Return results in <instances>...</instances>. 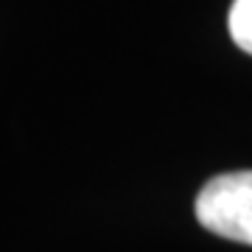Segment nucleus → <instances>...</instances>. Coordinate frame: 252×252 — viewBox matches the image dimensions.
I'll list each match as a JSON object with an SVG mask.
<instances>
[{
  "label": "nucleus",
  "mask_w": 252,
  "mask_h": 252,
  "mask_svg": "<svg viewBox=\"0 0 252 252\" xmlns=\"http://www.w3.org/2000/svg\"><path fill=\"white\" fill-rule=\"evenodd\" d=\"M193 210L205 230L252 247V171L219 174L205 182Z\"/></svg>",
  "instance_id": "f257e3e1"
},
{
  "label": "nucleus",
  "mask_w": 252,
  "mask_h": 252,
  "mask_svg": "<svg viewBox=\"0 0 252 252\" xmlns=\"http://www.w3.org/2000/svg\"><path fill=\"white\" fill-rule=\"evenodd\" d=\"M227 28L233 42L241 51L252 54V0H235L227 14Z\"/></svg>",
  "instance_id": "f03ea898"
}]
</instances>
